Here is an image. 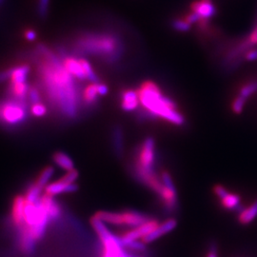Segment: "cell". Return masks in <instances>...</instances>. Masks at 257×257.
I'll list each match as a JSON object with an SVG mask.
<instances>
[{"label":"cell","mask_w":257,"mask_h":257,"mask_svg":"<svg viewBox=\"0 0 257 257\" xmlns=\"http://www.w3.org/2000/svg\"><path fill=\"white\" fill-rule=\"evenodd\" d=\"M121 108L126 112H133L137 110L140 105L138 91L125 90L121 92Z\"/></svg>","instance_id":"9a60e30c"},{"label":"cell","mask_w":257,"mask_h":257,"mask_svg":"<svg viewBox=\"0 0 257 257\" xmlns=\"http://www.w3.org/2000/svg\"><path fill=\"white\" fill-rule=\"evenodd\" d=\"M30 112L33 116H35L37 118H41L46 115L48 109H47L46 105H44L41 102H38V103L31 105Z\"/></svg>","instance_id":"4316f807"},{"label":"cell","mask_w":257,"mask_h":257,"mask_svg":"<svg viewBox=\"0 0 257 257\" xmlns=\"http://www.w3.org/2000/svg\"><path fill=\"white\" fill-rule=\"evenodd\" d=\"M257 92V80H251L249 82L243 85L241 88H240V91H239V95L244 97L245 99L248 100V98L253 95L254 93Z\"/></svg>","instance_id":"484cf974"},{"label":"cell","mask_w":257,"mask_h":257,"mask_svg":"<svg viewBox=\"0 0 257 257\" xmlns=\"http://www.w3.org/2000/svg\"><path fill=\"white\" fill-rule=\"evenodd\" d=\"M112 140H113V147L117 156L123 155L124 152V134L120 127H116L113 130L112 133Z\"/></svg>","instance_id":"cb8c5ba5"},{"label":"cell","mask_w":257,"mask_h":257,"mask_svg":"<svg viewBox=\"0 0 257 257\" xmlns=\"http://www.w3.org/2000/svg\"><path fill=\"white\" fill-rule=\"evenodd\" d=\"M45 193L52 195V196H56L59 194L63 193H73L78 191V185L76 183L67 184L61 181L60 179L55 181L53 183L48 184L46 188L44 189Z\"/></svg>","instance_id":"5bb4252c"},{"label":"cell","mask_w":257,"mask_h":257,"mask_svg":"<svg viewBox=\"0 0 257 257\" xmlns=\"http://www.w3.org/2000/svg\"><path fill=\"white\" fill-rule=\"evenodd\" d=\"M23 37L25 39H27L28 41H34L37 38V33L34 29H26L23 33Z\"/></svg>","instance_id":"e575fe53"},{"label":"cell","mask_w":257,"mask_h":257,"mask_svg":"<svg viewBox=\"0 0 257 257\" xmlns=\"http://www.w3.org/2000/svg\"><path fill=\"white\" fill-rule=\"evenodd\" d=\"M248 41L251 46L252 45H257V24L255 28H254V30L252 31V33L249 35Z\"/></svg>","instance_id":"8d00e7d4"},{"label":"cell","mask_w":257,"mask_h":257,"mask_svg":"<svg viewBox=\"0 0 257 257\" xmlns=\"http://www.w3.org/2000/svg\"><path fill=\"white\" fill-rule=\"evenodd\" d=\"M53 160H54L55 165L58 166L59 168H61L66 172L74 169L73 159L64 152H60V151L55 152L53 156Z\"/></svg>","instance_id":"44dd1931"},{"label":"cell","mask_w":257,"mask_h":257,"mask_svg":"<svg viewBox=\"0 0 257 257\" xmlns=\"http://www.w3.org/2000/svg\"><path fill=\"white\" fill-rule=\"evenodd\" d=\"M177 227V221L175 218H170L165 222L158 224V226L156 227L155 230H153L151 233H149L147 236H145L144 238L142 239V241L148 245L151 244L153 242L156 241L157 239L162 237L163 235H166L168 233H170L171 231L175 230V228Z\"/></svg>","instance_id":"30bf717a"},{"label":"cell","mask_w":257,"mask_h":257,"mask_svg":"<svg viewBox=\"0 0 257 257\" xmlns=\"http://www.w3.org/2000/svg\"><path fill=\"white\" fill-rule=\"evenodd\" d=\"M40 201L42 203V205L44 206L45 210L48 212V215L50 217L51 222H55L57 221L62 215V209L60 207V205L55 199V196L49 195L47 193L42 194Z\"/></svg>","instance_id":"4fadbf2b"},{"label":"cell","mask_w":257,"mask_h":257,"mask_svg":"<svg viewBox=\"0 0 257 257\" xmlns=\"http://www.w3.org/2000/svg\"><path fill=\"white\" fill-rule=\"evenodd\" d=\"M100 95L98 94L97 92V83H90L89 85H87L84 90H83L81 97H82V101L86 106H93L97 100L98 97Z\"/></svg>","instance_id":"d6986e66"},{"label":"cell","mask_w":257,"mask_h":257,"mask_svg":"<svg viewBox=\"0 0 257 257\" xmlns=\"http://www.w3.org/2000/svg\"><path fill=\"white\" fill-rule=\"evenodd\" d=\"M118 37L110 33H88L78 37L74 42L76 55H97L105 62L118 61L124 52Z\"/></svg>","instance_id":"3957f363"},{"label":"cell","mask_w":257,"mask_h":257,"mask_svg":"<svg viewBox=\"0 0 257 257\" xmlns=\"http://www.w3.org/2000/svg\"><path fill=\"white\" fill-rule=\"evenodd\" d=\"M124 248L132 252H145L146 244L142 240H137L127 243L124 245Z\"/></svg>","instance_id":"83f0119b"},{"label":"cell","mask_w":257,"mask_h":257,"mask_svg":"<svg viewBox=\"0 0 257 257\" xmlns=\"http://www.w3.org/2000/svg\"><path fill=\"white\" fill-rule=\"evenodd\" d=\"M44 190L41 189L40 187H38L37 184H31L27 188L26 193L24 195L25 200L28 202H37L38 200H40L41 196H42V192Z\"/></svg>","instance_id":"d4e9b609"},{"label":"cell","mask_w":257,"mask_h":257,"mask_svg":"<svg viewBox=\"0 0 257 257\" xmlns=\"http://www.w3.org/2000/svg\"><path fill=\"white\" fill-rule=\"evenodd\" d=\"M92 217L101 221L106 225H110V226H114V227H124V218H123L122 212L108 211H97Z\"/></svg>","instance_id":"2e32d148"},{"label":"cell","mask_w":257,"mask_h":257,"mask_svg":"<svg viewBox=\"0 0 257 257\" xmlns=\"http://www.w3.org/2000/svg\"><path fill=\"white\" fill-rule=\"evenodd\" d=\"M122 213L124 218V227H127L130 229L137 228L138 226L142 225L143 223L147 222L149 219H151L150 216L139 211H125Z\"/></svg>","instance_id":"e0dca14e"},{"label":"cell","mask_w":257,"mask_h":257,"mask_svg":"<svg viewBox=\"0 0 257 257\" xmlns=\"http://www.w3.org/2000/svg\"><path fill=\"white\" fill-rule=\"evenodd\" d=\"M220 201L222 207L229 211H237L239 213L244 209L241 207V197L236 193H229L225 197L220 199Z\"/></svg>","instance_id":"ffe728a7"},{"label":"cell","mask_w":257,"mask_h":257,"mask_svg":"<svg viewBox=\"0 0 257 257\" xmlns=\"http://www.w3.org/2000/svg\"><path fill=\"white\" fill-rule=\"evenodd\" d=\"M28 118L26 102L15 98H8L0 101V124L8 128L19 127L24 124Z\"/></svg>","instance_id":"8992f818"},{"label":"cell","mask_w":257,"mask_h":257,"mask_svg":"<svg viewBox=\"0 0 257 257\" xmlns=\"http://www.w3.org/2000/svg\"><path fill=\"white\" fill-rule=\"evenodd\" d=\"M27 101L32 105L38 102H41V95L40 92L36 87H30L27 95Z\"/></svg>","instance_id":"1f68e13d"},{"label":"cell","mask_w":257,"mask_h":257,"mask_svg":"<svg viewBox=\"0 0 257 257\" xmlns=\"http://www.w3.org/2000/svg\"><path fill=\"white\" fill-rule=\"evenodd\" d=\"M213 193L219 199H222L229 193V191L223 185H215L213 188Z\"/></svg>","instance_id":"836d02e7"},{"label":"cell","mask_w":257,"mask_h":257,"mask_svg":"<svg viewBox=\"0 0 257 257\" xmlns=\"http://www.w3.org/2000/svg\"><path fill=\"white\" fill-rule=\"evenodd\" d=\"M160 178L163 183V188L157 195L166 211L173 212L177 208L178 197H177V192H176V188L173 181L172 175L165 171V172H162Z\"/></svg>","instance_id":"52a82bcc"},{"label":"cell","mask_w":257,"mask_h":257,"mask_svg":"<svg viewBox=\"0 0 257 257\" xmlns=\"http://www.w3.org/2000/svg\"><path fill=\"white\" fill-rule=\"evenodd\" d=\"M49 6H50V0H37V14L41 19L47 17L49 12Z\"/></svg>","instance_id":"f546056e"},{"label":"cell","mask_w":257,"mask_h":257,"mask_svg":"<svg viewBox=\"0 0 257 257\" xmlns=\"http://www.w3.org/2000/svg\"><path fill=\"white\" fill-rule=\"evenodd\" d=\"M37 55L38 74L50 101L66 118L74 119L80 104L75 78L46 47H39Z\"/></svg>","instance_id":"6da1fadb"},{"label":"cell","mask_w":257,"mask_h":257,"mask_svg":"<svg viewBox=\"0 0 257 257\" xmlns=\"http://www.w3.org/2000/svg\"><path fill=\"white\" fill-rule=\"evenodd\" d=\"M1 1H2V0H0V2H1Z\"/></svg>","instance_id":"60d3db41"},{"label":"cell","mask_w":257,"mask_h":257,"mask_svg":"<svg viewBox=\"0 0 257 257\" xmlns=\"http://www.w3.org/2000/svg\"><path fill=\"white\" fill-rule=\"evenodd\" d=\"M78 177H79V173H78L75 169H74V170L68 171V172L60 178V180L63 181L64 183L67 184L76 183Z\"/></svg>","instance_id":"4dcf8cb0"},{"label":"cell","mask_w":257,"mask_h":257,"mask_svg":"<svg viewBox=\"0 0 257 257\" xmlns=\"http://www.w3.org/2000/svg\"><path fill=\"white\" fill-rule=\"evenodd\" d=\"M62 63L65 69L68 71V73L73 75L75 79H78L80 81L88 80L87 74L84 71L80 58L73 56V55H66L62 57Z\"/></svg>","instance_id":"9c48e42d"},{"label":"cell","mask_w":257,"mask_h":257,"mask_svg":"<svg viewBox=\"0 0 257 257\" xmlns=\"http://www.w3.org/2000/svg\"><path fill=\"white\" fill-rule=\"evenodd\" d=\"M137 91L140 105L156 119L165 120L177 127L185 124V117L177 110L176 104L162 93L156 83L145 81Z\"/></svg>","instance_id":"7a4b0ae2"},{"label":"cell","mask_w":257,"mask_h":257,"mask_svg":"<svg viewBox=\"0 0 257 257\" xmlns=\"http://www.w3.org/2000/svg\"><path fill=\"white\" fill-rule=\"evenodd\" d=\"M207 257H218L217 248H216L215 246H211L209 252H208V254H207Z\"/></svg>","instance_id":"f35d334b"},{"label":"cell","mask_w":257,"mask_h":257,"mask_svg":"<svg viewBox=\"0 0 257 257\" xmlns=\"http://www.w3.org/2000/svg\"><path fill=\"white\" fill-rule=\"evenodd\" d=\"M24 208H25V197L24 195H17L12 204V212L11 218L15 227L18 230L21 229L23 226V218H24Z\"/></svg>","instance_id":"7c38bea8"},{"label":"cell","mask_w":257,"mask_h":257,"mask_svg":"<svg viewBox=\"0 0 257 257\" xmlns=\"http://www.w3.org/2000/svg\"><path fill=\"white\" fill-rule=\"evenodd\" d=\"M156 161V141L152 137H148L138 149L134 164V175L139 182L156 193L161 189L162 181L155 172Z\"/></svg>","instance_id":"277c9868"},{"label":"cell","mask_w":257,"mask_h":257,"mask_svg":"<svg viewBox=\"0 0 257 257\" xmlns=\"http://www.w3.org/2000/svg\"><path fill=\"white\" fill-rule=\"evenodd\" d=\"M91 223L103 246L102 257H128L131 255V252L127 251L122 245L119 236L109 230L108 225L93 217Z\"/></svg>","instance_id":"5b68a950"},{"label":"cell","mask_w":257,"mask_h":257,"mask_svg":"<svg viewBox=\"0 0 257 257\" xmlns=\"http://www.w3.org/2000/svg\"><path fill=\"white\" fill-rule=\"evenodd\" d=\"M55 168L52 166H47L46 168H44L41 173L38 175L37 180L35 183L37 184L38 187H40L41 189H45L47 185L50 184L51 179L53 178V176L55 175Z\"/></svg>","instance_id":"603a6c76"},{"label":"cell","mask_w":257,"mask_h":257,"mask_svg":"<svg viewBox=\"0 0 257 257\" xmlns=\"http://www.w3.org/2000/svg\"><path fill=\"white\" fill-rule=\"evenodd\" d=\"M97 92L100 96H105L109 92V88L103 83H97Z\"/></svg>","instance_id":"d590c367"},{"label":"cell","mask_w":257,"mask_h":257,"mask_svg":"<svg viewBox=\"0 0 257 257\" xmlns=\"http://www.w3.org/2000/svg\"><path fill=\"white\" fill-rule=\"evenodd\" d=\"M245 59L248 61H254L257 60V49L256 50H251L249 52H247L245 55Z\"/></svg>","instance_id":"74e56055"},{"label":"cell","mask_w":257,"mask_h":257,"mask_svg":"<svg viewBox=\"0 0 257 257\" xmlns=\"http://www.w3.org/2000/svg\"><path fill=\"white\" fill-rule=\"evenodd\" d=\"M192 12L195 13L200 20L201 19H209L214 17L217 13L214 4L211 0H195L191 5Z\"/></svg>","instance_id":"8fae6325"},{"label":"cell","mask_w":257,"mask_h":257,"mask_svg":"<svg viewBox=\"0 0 257 257\" xmlns=\"http://www.w3.org/2000/svg\"><path fill=\"white\" fill-rule=\"evenodd\" d=\"M246 102H247V99H245L244 97L240 96L238 94V96H236L235 99L232 102V105H231L232 111H233L235 114L242 113V111L244 110V107H245Z\"/></svg>","instance_id":"f1b7e54d"},{"label":"cell","mask_w":257,"mask_h":257,"mask_svg":"<svg viewBox=\"0 0 257 257\" xmlns=\"http://www.w3.org/2000/svg\"><path fill=\"white\" fill-rule=\"evenodd\" d=\"M128 257H141V256H134V255H133V254H131V255H130V256Z\"/></svg>","instance_id":"ab89813d"},{"label":"cell","mask_w":257,"mask_h":257,"mask_svg":"<svg viewBox=\"0 0 257 257\" xmlns=\"http://www.w3.org/2000/svg\"><path fill=\"white\" fill-rule=\"evenodd\" d=\"M158 221L156 219H149L147 222L143 223L142 225L138 226L137 228L131 229L128 231H126L122 236H120L122 245H126L127 243H130L132 241H137V240H142L145 236H147L149 233H151L153 230L156 229L158 226Z\"/></svg>","instance_id":"ba28073f"},{"label":"cell","mask_w":257,"mask_h":257,"mask_svg":"<svg viewBox=\"0 0 257 257\" xmlns=\"http://www.w3.org/2000/svg\"><path fill=\"white\" fill-rule=\"evenodd\" d=\"M30 67L26 64L18 65L10 68L9 85L27 82Z\"/></svg>","instance_id":"ac0fdd59"},{"label":"cell","mask_w":257,"mask_h":257,"mask_svg":"<svg viewBox=\"0 0 257 257\" xmlns=\"http://www.w3.org/2000/svg\"><path fill=\"white\" fill-rule=\"evenodd\" d=\"M173 27L179 32H188L191 29V24L186 19H175L173 21Z\"/></svg>","instance_id":"d6a6232c"},{"label":"cell","mask_w":257,"mask_h":257,"mask_svg":"<svg viewBox=\"0 0 257 257\" xmlns=\"http://www.w3.org/2000/svg\"><path fill=\"white\" fill-rule=\"evenodd\" d=\"M257 218V200L252 203L248 208H244L239 212L238 221L242 225H248Z\"/></svg>","instance_id":"7402d4cb"}]
</instances>
